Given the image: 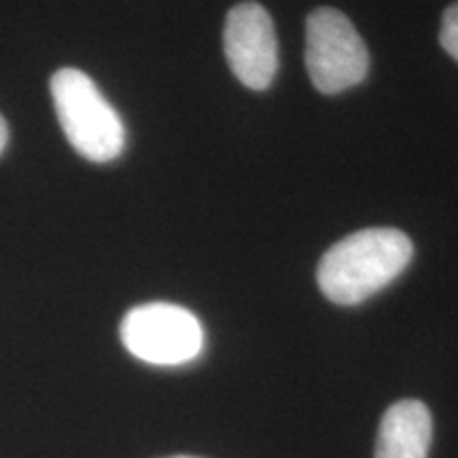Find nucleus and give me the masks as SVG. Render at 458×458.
I'll list each match as a JSON object with an SVG mask.
<instances>
[{"label": "nucleus", "instance_id": "obj_3", "mask_svg": "<svg viewBox=\"0 0 458 458\" xmlns=\"http://www.w3.org/2000/svg\"><path fill=\"white\" fill-rule=\"evenodd\" d=\"M306 68L320 94H340L368 77L369 54L342 11L320 7L306 21Z\"/></svg>", "mask_w": 458, "mask_h": 458}, {"label": "nucleus", "instance_id": "obj_2", "mask_svg": "<svg viewBox=\"0 0 458 458\" xmlns=\"http://www.w3.org/2000/svg\"><path fill=\"white\" fill-rule=\"evenodd\" d=\"M51 96L66 139L79 156L96 164L122 156L125 130L96 83L77 68H62L51 77Z\"/></svg>", "mask_w": 458, "mask_h": 458}, {"label": "nucleus", "instance_id": "obj_4", "mask_svg": "<svg viewBox=\"0 0 458 458\" xmlns=\"http://www.w3.org/2000/svg\"><path fill=\"white\" fill-rule=\"evenodd\" d=\"M122 342L130 354L145 363L174 368L199 357L204 351V329L187 308L156 301L125 314Z\"/></svg>", "mask_w": 458, "mask_h": 458}, {"label": "nucleus", "instance_id": "obj_8", "mask_svg": "<svg viewBox=\"0 0 458 458\" xmlns=\"http://www.w3.org/2000/svg\"><path fill=\"white\" fill-rule=\"evenodd\" d=\"M7 139H9V131H7V123H4V119L0 117V153H3L4 145H7Z\"/></svg>", "mask_w": 458, "mask_h": 458}, {"label": "nucleus", "instance_id": "obj_7", "mask_svg": "<svg viewBox=\"0 0 458 458\" xmlns=\"http://www.w3.org/2000/svg\"><path fill=\"white\" fill-rule=\"evenodd\" d=\"M439 43L458 62V3L445 9L442 20V32H439Z\"/></svg>", "mask_w": 458, "mask_h": 458}, {"label": "nucleus", "instance_id": "obj_6", "mask_svg": "<svg viewBox=\"0 0 458 458\" xmlns=\"http://www.w3.org/2000/svg\"><path fill=\"white\" fill-rule=\"evenodd\" d=\"M433 439V418L422 401L393 403L382 416L376 458H427Z\"/></svg>", "mask_w": 458, "mask_h": 458}, {"label": "nucleus", "instance_id": "obj_5", "mask_svg": "<svg viewBox=\"0 0 458 458\" xmlns=\"http://www.w3.org/2000/svg\"><path fill=\"white\" fill-rule=\"evenodd\" d=\"M223 49L229 68L249 89H267L278 71V43L272 17L259 3H240L227 13Z\"/></svg>", "mask_w": 458, "mask_h": 458}, {"label": "nucleus", "instance_id": "obj_9", "mask_svg": "<svg viewBox=\"0 0 458 458\" xmlns=\"http://www.w3.org/2000/svg\"><path fill=\"white\" fill-rule=\"evenodd\" d=\"M168 458H198V456H168Z\"/></svg>", "mask_w": 458, "mask_h": 458}, {"label": "nucleus", "instance_id": "obj_1", "mask_svg": "<svg viewBox=\"0 0 458 458\" xmlns=\"http://www.w3.org/2000/svg\"><path fill=\"white\" fill-rule=\"evenodd\" d=\"M411 255V240L399 229H360L323 255L317 270L318 286L337 306H357L391 284L408 267Z\"/></svg>", "mask_w": 458, "mask_h": 458}]
</instances>
